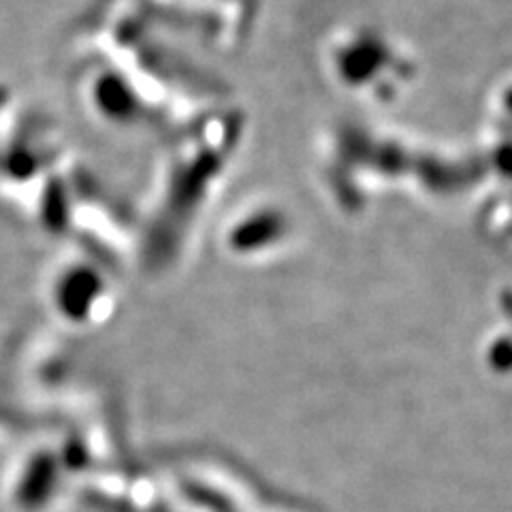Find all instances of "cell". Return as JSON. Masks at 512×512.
Returning <instances> with one entry per match:
<instances>
[{
  "label": "cell",
  "instance_id": "cell-1",
  "mask_svg": "<svg viewBox=\"0 0 512 512\" xmlns=\"http://www.w3.org/2000/svg\"><path fill=\"white\" fill-rule=\"evenodd\" d=\"M88 99L103 120L118 126H141L156 116L150 96L114 64H103L88 79Z\"/></svg>",
  "mask_w": 512,
  "mask_h": 512
},
{
  "label": "cell",
  "instance_id": "cell-2",
  "mask_svg": "<svg viewBox=\"0 0 512 512\" xmlns=\"http://www.w3.org/2000/svg\"><path fill=\"white\" fill-rule=\"evenodd\" d=\"M5 107H7V99H5V92L0 90V120L5 116Z\"/></svg>",
  "mask_w": 512,
  "mask_h": 512
}]
</instances>
